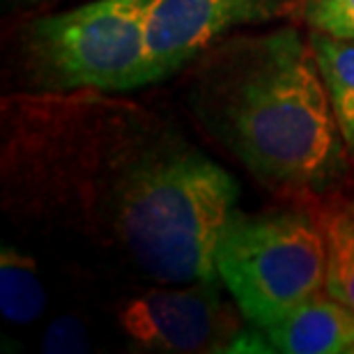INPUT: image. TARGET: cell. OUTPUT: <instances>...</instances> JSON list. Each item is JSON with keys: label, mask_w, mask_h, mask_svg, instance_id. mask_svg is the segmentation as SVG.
Returning a JSON list of instances; mask_svg holds the SVG:
<instances>
[{"label": "cell", "mask_w": 354, "mask_h": 354, "mask_svg": "<svg viewBox=\"0 0 354 354\" xmlns=\"http://www.w3.org/2000/svg\"><path fill=\"white\" fill-rule=\"evenodd\" d=\"M216 274L253 327L281 322L324 290L320 218L306 209H235L216 242Z\"/></svg>", "instance_id": "cell-4"}, {"label": "cell", "mask_w": 354, "mask_h": 354, "mask_svg": "<svg viewBox=\"0 0 354 354\" xmlns=\"http://www.w3.org/2000/svg\"><path fill=\"white\" fill-rule=\"evenodd\" d=\"M3 205L86 239L154 283L218 281L239 184L177 122L113 92L3 99Z\"/></svg>", "instance_id": "cell-1"}, {"label": "cell", "mask_w": 354, "mask_h": 354, "mask_svg": "<svg viewBox=\"0 0 354 354\" xmlns=\"http://www.w3.org/2000/svg\"><path fill=\"white\" fill-rule=\"evenodd\" d=\"M46 306V288L32 256L17 246L0 249V313L14 324H32Z\"/></svg>", "instance_id": "cell-10"}, {"label": "cell", "mask_w": 354, "mask_h": 354, "mask_svg": "<svg viewBox=\"0 0 354 354\" xmlns=\"http://www.w3.org/2000/svg\"><path fill=\"white\" fill-rule=\"evenodd\" d=\"M88 327L74 315H60L48 324L41 336V350L48 354H81L90 352Z\"/></svg>", "instance_id": "cell-12"}, {"label": "cell", "mask_w": 354, "mask_h": 354, "mask_svg": "<svg viewBox=\"0 0 354 354\" xmlns=\"http://www.w3.org/2000/svg\"><path fill=\"white\" fill-rule=\"evenodd\" d=\"M295 0H154L147 19L150 81L159 83L244 26L281 17Z\"/></svg>", "instance_id": "cell-6"}, {"label": "cell", "mask_w": 354, "mask_h": 354, "mask_svg": "<svg viewBox=\"0 0 354 354\" xmlns=\"http://www.w3.org/2000/svg\"><path fill=\"white\" fill-rule=\"evenodd\" d=\"M301 19L310 30L354 41V0H301Z\"/></svg>", "instance_id": "cell-11"}, {"label": "cell", "mask_w": 354, "mask_h": 354, "mask_svg": "<svg viewBox=\"0 0 354 354\" xmlns=\"http://www.w3.org/2000/svg\"><path fill=\"white\" fill-rule=\"evenodd\" d=\"M350 354H354V348H352V352H350Z\"/></svg>", "instance_id": "cell-13"}, {"label": "cell", "mask_w": 354, "mask_h": 354, "mask_svg": "<svg viewBox=\"0 0 354 354\" xmlns=\"http://www.w3.org/2000/svg\"><path fill=\"white\" fill-rule=\"evenodd\" d=\"M274 352L286 354H350L354 348V310L327 290L310 295L265 329Z\"/></svg>", "instance_id": "cell-7"}, {"label": "cell", "mask_w": 354, "mask_h": 354, "mask_svg": "<svg viewBox=\"0 0 354 354\" xmlns=\"http://www.w3.org/2000/svg\"><path fill=\"white\" fill-rule=\"evenodd\" d=\"M324 237V290L354 310V201L320 212Z\"/></svg>", "instance_id": "cell-8"}, {"label": "cell", "mask_w": 354, "mask_h": 354, "mask_svg": "<svg viewBox=\"0 0 354 354\" xmlns=\"http://www.w3.org/2000/svg\"><path fill=\"white\" fill-rule=\"evenodd\" d=\"M218 283H157L120 304V331L147 352H228L239 327Z\"/></svg>", "instance_id": "cell-5"}, {"label": "cell", "mask_w": 354, "mask_h": 354, "mask_svg": "<svg viewBox=\"0 0 354 354\" xmlns=\"http://www.w3.org/2000/svg\"><path fill=\"white\" fill-rule=\"evenodd\" d=\"M308 39L320 65L322 79L327 83L338 129L343 133L348 150L354 152V41L315 30L308 35Z\"/></svg>", "instance_id": "cell-9"}, {"label": "cell", "mask_w": 354, "mask_h": 354, "mask_svg": "<svg viewBox=\"0 0 354 354\" xmlns=\"http://www.w3.org/2000/svg\"><path fill=\"white\" fill-rule=\"evenodd\" d=\"M154 0H88L30 21L19 58L39 92L122 95L150 81L147 19Z\"/></svg>", "instance_id": "cell-3"}, {"label": "cell", "mask_w": 354, "mask_h": 354, "mask_svg": "<svg viewBox=\"0 0 354 354\" xmlns=\"http://www.w3.org/2000/svg\"><path fill=\"white\" fill-rule=\"evenodd\" d=\"M198 120L260 182L324 191L345 164L343 133L320 65L295 28L225 37L198 58Z\"/></svg>", "instance_id": "cell-2"}]
</instances>
